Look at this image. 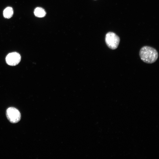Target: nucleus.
I'll use <instances>...</instances> for the list:
<instances>
[{
	"label": "nucleus",
	"mask_w": 159,
	"mask_h": 159,
	"mask_svg": "<svg viewBox=\"0 0 159 159\" xmlns=\"http://www.w3.org/2000/svg\"><path fill=\"white\" fill-rule=\"evenodd\" d=\"M139 55L143 62L148 64H152L157 60L158 54L155 48L148 46H145L140 49Z\"/></svg>",
	"instance_id": "obj_1"
},
{
	"label": "nucleus",
	"mask_w": 159,
	"mask_h": 159,
	"mask_svg": "<svg viewBox=\"0 0 159 159\" xmlns=\"http://www.w3.org/2000/svg\"><path fill=\"white\" fill-rule=\"evenodd\" d=\"M119 37L115 33L109 32L106 34L105 42L107 46L110 49L114 50L116 49L120 42Z\"/></svg>",
	"instance_id": "obj_2"
},
{
	"label": "nucleus",
	"mask_w": 159,
	"mask_h": 159,
	"mask_svg": "<svg viewBox=\"0 0 159 159\" xmlns=\"http://www.w3.org/2000/svg\"><path fill=\"white\" fill-rule=\"evenodd\" d=\"M6 114L8 119L12 123H16L20 120L21 114L19 110L14 107L8 108L6 110Z\"/></svg>",
	"instance_id": "obj_3"
},
{
	"label": "nucleus",
	"mask_w": 159,
	"mask_h": 159,
	"mask_svg": "<svg viewBox=\"0 0 159 159\" xmlns=\"http://www.w3.org/2000/svg\"><path fill=\"white\" fill-rule=\"evenodd\" d=\"M21 59L20 54L17 52H14L8 54L6 58V63L8 65L14 66L18 64Z\"/></svg>",
	"instance_id": "obj_4"
},
{
	"label": "nucleus",
	"mask_w": 159,
	"mask_h": 159,
	"mask_svg": "<svg viewBox=\"0 0 159 159\" xmlns=\"http://www.w3.org/2000/svg\"><path fill=\"white\" fill-rule=\"evenodd\" d=\"M34 14L37 17L42 18L46 16V12L43 8L41 7H37L34 10Z\"/></svg>",
	"instance_id": "obj_5"
},
{
	"label": "nucleus",
	"mask_w": 159,
	"mask_h": 159,
	"mask_svg": "<svg viewBox=\"0 0 159 159\" xmlns=\"http://www.w3.org/2000/svg\"><path fill=\"white\" fill-rule=\"evenodd\" d=\"M4 17L6 19L11 18L13 14V10L11 7H8L6 8L4 10L3 13Z\"/></svg>",
	"instance_id": "obj_6"
}]
</instances>
